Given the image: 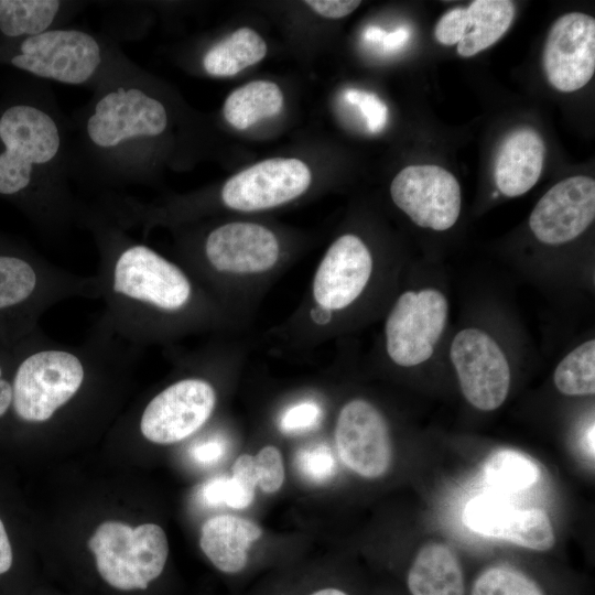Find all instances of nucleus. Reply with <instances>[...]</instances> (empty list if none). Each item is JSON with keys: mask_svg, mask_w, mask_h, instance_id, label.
Returning a JSON list of instances; mask_svg holds the SVG:
<instances>
[{"mask_svg": "<svg viewBox=\"0 0 595 595\" xmlns=\"http://www.w3.org/2000/svg\"><path fill=\"white\" fill-rule=\"evenodd\" d=\"M82 225L98 250L104 309L96 322L112 335L143 350L209 324L210 300L185 267L129 236L97 206Z\"/></svg>", "mask_w": 595, "mask_h": 595, "instance_id": "obj_1", "label": "nucleus"}, {"mask_svg": "<svg viewBox=\"0 0 595 595\" xmlns=\"http://www.w3.org/2000/svg\"><path fill=\"white\" fill-rule=\"evenodd\" d=\"M73 298L99 299L96 274H76L34 251L0 246V343L14 346L40 327L47 310Z\"/></svg>", "mask_w": 595, "mask_h": 595, "instance_id": "obj_2", "label": "nucleus"}, {"mask_svg": "<svg viewBox=\"0 0 595 595\" xmlns=\"http://www.w3.org/2000/svg\"><path fill=\"white\" fill-rule=\"evenodd\" d=\"M167 125L163 102L139 80L127 78L107 85L96 96L83 120L82 136L98 160L117 166L137 158L142 143L161 137Z\"/></svg>", "mask_w": 595, "mask_h": 595, "instance_id": "obj_3", "label": "nucleus"}, {"mask_svg": "<svg viewBox=\"0 0 595 595\" xmlns=\"http://www.w3.org/2000/svg\"><path fill=\"white\" fill-rule=\"evenodd\" d=\"M88 547L99 575L120 591L147 588L161 575L169 555L166 534L155 523L132 528L106 521L90 537Z\"/></svg>", "mask_w": 595, "mask_h": 595, "instance_id": "obj_4", "label": "nucleus"}, {"mask_svg": "<svg viewBox=\"0 0 595 595\" xmlns=\"http://www.w3.org/2000/svg\"><path fill=\"white\" fill-rule=\"evenodd\" d=\"M279 259L280 244L270 229L256 223L231 221L206 234L186 269L197 281L214 283L224 277L263 274Z\"/></svg>", "mask_w": 595, "mask_h": 595, "instance_id": "obj_5", "label": "nucleus"}, {"mask_svg": "<svg viewBox=\"0 0 595 595\" xmlns=\"http://www.w3.org/2000/svg\"><path fill=\"white\" fill-rule=\"evenodd\" d=\"M106 50L93 34L54 28L23 39L10 62L36 77L66 85H85L101 75Z\"/></svg>", "mask_w": 595, "mask_h": 595, "instance_id": "obj_6", "label": "nucleus"}, {"mask_svg": "<svg viewBox=\"0 0 595 595\" xmlns=\"http://www.w3.org/2000/svg\"><path fill=\"white\" fill-rule=\"evenodd\" d=\"M217 400V390L207 378L193 375L181 377L147 402L139 418V431L154 444L182 442L208 422Z\"/></svg>", "mask_w": 595, "mask_h": 595, "instance_id": "obj_7", "label": "nucleus"}, {"mask_svg": "<svg viewBox=\"0 0 595 595\" xmlns=\"http://www.w3.org/2000/svg\"><path fill=\"white\" fill-rule=\"evenodd\" d=\"M448 303L437 290L402 293L385 325L386 349L390 359L402 367L428 360L446 324Z\"/></svg>", "mask_w": 595, "mask_h": 595, "instance_id": "obj_8", "label": "nucleus"}, {"mask_svg": "<svg viewBox=\"0 0 595 595\" xmlns=\"http://www.w3.org/2000/svg\"><path fill=\"white\" fill-rule=\"evenodd\" d=\"M451 359L466 400L475 408L491 411L506 400L510 368L498 344L485 332L465 328L451 345Z\"/></svg>", "mask_w": 595, "mask_h": 595, "instance_id": "obj_9", "label": "nucleus"}, {"mask_svg": "<svg viewBox=\"0 0 595 595\" xmlns=\"http://www.w3.org/2000/svg\"><path fill=\"white\" fill-rule=\"evenodd\" d=\"M390 194L393 203L420 227L446 230L459 216V184L439 165L404 167L394 176Z\"/></svg>", "mask_w": 595, "mask_h": 595, "instance_id": "obj_10", "label": "nucleus"}, {"mask_svg": "<svg viewBox=\"0 0 595 595\" xmlns=\"http://www.w3.org/2000/svg\"><path fill=\"white\" fill-rule=\"evenodd\" d=\"M309 166L294 158H273L258 162L228 178L220 199L230 209L259 212L286 204L309 188Z\"/></svg>", "mask_w": 595, "mask_h": 595, "instance_id": "obj_11", "label": "nucleus"}, {"mask_svg": "<svg viewBox=\"0 0 595 595\" xmlns=\"http://www.w3.org/2000/svg\"><path fill=\"white\" fill-rule=\"evenodd\" d=\"M334 439L343 464L355 474L376 479L383 476L392 459L387 421L369 401L353 399L336 419Z\"/></svg>", "mask_w": 595, "mask_h": 595, "instance_id": "obj_12", "label": "nucleus"}, {"mask_svg": "<svg viewBox=\"0 0 595 595\" xmlns=\"http://www.w3.org/2000/svg\"><path fill=\"white\" fill-rule=\"evenodd\" d=\"M543 69L558 90L584 87L595 72V20L582 12L561 15L552 24L543 48Z\"/></svg>", "mask_w": 595, "mask_h": 595, "instance_id": "obj_13", "label": "nucleus"}, {"mask_svg": "<svg viewBox=\"0 0 595 595\" xmlns=\"http://www.w3.org/2000/svg\"><path fill=\"white\" fill-rule=\"evenodd\" d=\"M372 272V257L365 242L346 234L332 242L313 280L314 304L326 313L351 305L365 290Z\"/></svg>", "mask_w": 595, "mask_h": 595, "instance_id": "obj_14", "label": "nucleus"}, {"mask_svg": "<svg viewBox=\"0 0 595 595\" xmlns=\"http://www.w3.org/2000/svg\"><path fill=\"white\" fill-rule=\"evenodd\" d=\"M595 217V182L577 175L552 186L537 203L529 226L548 245H560L580 236Z\"/></svg>", "mask_w": 595, "mask_h": 595, "instance_id": "obj_15", "label": "nucleus"}, {"mask_svg": "<svg viewBox=\"0 0 595 595\" xmlns=\"http://www.w3.org/2000/svg\"><path fill=\"white\" fill-rule=\"evenodd\" d=\"M545 145L540 134L528 127L510 132L502 141L495 162V182L506 196L531 190L542 172Z\"/></svg>", "mask_w": 595, "mask_h": 595, "instance_id": "obj_16", "label": "nucleus"}, {"mask_svg": "<svg viewBox=\"0 0 595 595\" xmlns=\"http://www.w3.org/2000/svg\"><path fill=\"white\" fill-rule=\"evenodd\" d=\"M261 536V527L249 519L217 515L203 523L199 547L217 570L235 574L246 566L248 551Z\"/></svg>", "mask_w": 595, "mask_h": 595, "instance_id": "obj_17", "label": "nucleus"}, {"mask_svg": "<svg viewBox=\"0 0 595 595\" xmlns=\"http://www.w3.org/2000/svg\"><path fill=\"white\" fill-rule=\"evenodd\" d=\"M412 595H465L463 570L446 544L430 542L418 552L407 577Z\"/></svg>", "mask_w": 595, "mask_h": 595, "instance_id": "obj_18", "label": "nucleus"}, {"mask_svg": "<svg viewBox=\"0 0 595 595\" xmlns=\"http://www.w3.org/2000/svg\"><path fill=\"white\" fill-rule=\"evenodd\" d=\"M264 40L252 29L241 28L207 50L203 68L215 77H229L263 60Z\"/></svg>", "mask_w": 595, "mask_h": 595, "instance_id": "obj_19", "label": "nucleus"}, {"mask_svg": "<svg viewBox=\"0 0 595 595\" xmlns=\"http://www.w3.org/2000/svg\"><path fill=\"white\" fill-rule=\"evenodd\" d=\"M467 9L469 30L457 43V53L470 57L496 43L510 28L515 4L508 0H475Z\"/></svg>", "mask_w": 595, "mask_h": 595, "instance_id": "obj_20", "label": "nucleus"}, {"mask_svg": "<svg viewBox=\"0 0 595 595\" xmlns=\"http://www.w3.org/2000/svg\"><path fill=\"white\" fill-rule=\"evenodd\" d=\"M282 106L283 94L275 83L255 80L230 93L223 113L230 126L245 130L261 119L278 115Z\"/></svg>", "mask_w": 595, "mask_h": 595, "instance_id": "obj_21", "label": "nucleus"}, {"mask_svg": "<svg viewBox=\"0 0 595 595\" xmlns=\"http://www.w3.org/2000/svg\"><path fill=\"white\" fill-rule=\"evenodd\" d=\"M64 6L56 0H0V31L8 37L39 35L55 28Z\"/></svg>", "mask_w": 595, "mask_h": 595, "instance_id": "obj_22", "label": "nucleus"}, {"mask_svg": "<svg viewBox=\"0 0 595 595\" xmlns=\"http://www.w3.org/2000/svg\"><path fill=\"white\" fill-rule=\"evenodd\" d=\"M484 474L490 486L518 491L533 486L539 480L540 468L531 458L519 452L500 450L488 457Z\"/></svg>", "mask_w": 595, "mask_h": 595, "instance_id": "obj_23", "label": "nucleus"}, {"mask_svg": "<svg viewBox=\"0 0 595 595\" xmlns=\"http://www.w3.org/2000/svg\"><path fill=\"white\" fill-rule=\"evenodd\" d=\"M554 383L566 396L595 392V340H587L570 351L556 366Z\"/></svg>", "mask_w": 595, "mask_h": 595, "instance_id": "obj_24", "label": "nucleus"}, {"mask_svg": "<svg viewBox=\"0 0 595 595\" xmlns=\"http://www.w3.org/2000/svg\"><path fill=\"white\" fill-rule=\"evenodd\" d=\"M500 539L536 551H547L555 542L548 515L537 508L515 509Z\"/></svg>", "mask_w": 595, "mask_h": 595, "instance_id": "obj_25", "label": "nucleus"}, {"mask_svg": "<svg viewBox=\"0 0 595 595\" xmlns=\"http://www.w3.org/2000/svg\"><path fill=\"white\" fill-rule=\"evenodd\" d=\"M516 508L496 495H479L465 507L463 522L482 536L500 539Z\"/></svg>", "mask_w": 595, "mask_h": 595, "instance_id": "obj_26", "label": "nucleus"}, {"mask_svg": "<svg viewBox=\"0 0 595 595\" xmlns=\"http://www.w3.org/2000/svg\"><path fill=\"white\" fill-rule=\"evenodd\" d=\"M470 595H544L522 572L506 565L491 566L475 580Z\"/></svg>", "mask_w": 595, "mask_h": 595, "instance_id": "obj_27", "label": "nucleus"}, {"mask_svg": "<svg viewBox=\"0 0 595 595\" xmlns=\"http://www.w3.org/2000/svg\"><path fill=\"white\" fill-rule=\"evenodd\" d=\"M255 488L237 475L215 477L201 490L203 500L209 506L226 505L234 509H245L255 499Z\"/></svg>", "mask_w": 595, "mask_h": 595, "instance_id": "obj_28", "label": "nucleus"}, {"mask_svg": "<svg viewBox=\"0 0 595 595\" xmlns=\"http://www.w3.org/2000/svg\"><path fill=\"white\" fill-rule=\"evenodd\" d=\"M294 465L304 479L317 485L329 482L336 473L334 455L329 447L322 443L299 450L294 457Z\"/></svg>", "mask_w": 595, "mask_h": 595, "instance_id": "obj_29", "label": "nucleus"}, {"mask_svg": "<svg viewBox=\"0 0 595 595\" xmlns=\"http://www.w3.org/2000/svg\"><path fill=\"white\" fill-rule=\"evenodd\" d=\"M251 470L259 487L266 494L280 490L284 483L285 470L282 454L274 445L263 446L252 456Z\"/></svg>", "mask_w": 595, "mask_h": 595, "instance_id": "obj_30", "label": "nucleus"}, {"mask_svg": "<svg viewBox=\"0 0 595 595\" xmlns=\"http://www.w3.org/2000/svg\"><path fill=\"white\" fill-rule=\"evenodd\" d=\"M345 100L359 108L371 133L380 132L388 121V107L375 94L350 88L344 94Z\"/></svg>", "mask_w": 595, "mask_h": 595, "instance_id": "obj_31", "label": "nucleus"}, {"mask_svg": "<svg viewBox=\"0 0 595 595\" xmlns=\"http://www.w3.org/2000/svg\"><path fill=\"white\" fill-rule=\"evenodd\" d=\"M323 415L318 403L311 400L301 401L289 407L279 419V428L283 433H301L314 429Z\"/></svg>", "mask_w": 595, "mask_h": 595, "instance_id": "obj_32", "label": "nucleus"}, {"mask_svg": "<svg viewBox=\"0 0 595 595\" xmlns=\"http://www.w3.org/2000/svg\"><path fill=\"white\" fill-rule=\"evenodd\" d=\"M469 30L466 8H454L445 12L434 29L436 41L443 45L457 44Z\"/></svg>", "mask_w": 595, "mask_h": 595, "instance_id": "obj_33", "label": "nucleus"}, {"mask_svg": "<svg viewBox=\"0 0 595 595\" xmlns=\"http://www.w3.org/2000/svg\"><path fill=\"white\" fill-rule=\"evenodd\" d=\"M13 346L0 343V420L9 414L12 403Z\"/></svg>", "mask_w": 595, "mask_h": 595, "instance_id": "obj_34", "label": "nucleus"}, {"mask_svg": "<svg viewBox=\"0 0 595 595\" xmlns=\"http://www.w3.org/2000/svg\"><path fill=\"white\" fill-rule=\"evenodd\" d=\"M304 3L317 14L328 19L344 18L360 6V1L353 0H307Z\"/></svg>", "mask_w": 595, "mask_h": 595, "instance_id": "obj_35", "label": "nucleus"}, {"mask_svg": "<svg viewBox=\"0 0 595 595\" xmlns=\"http://www.w3.org/2000/svg\"><path fill=\"white\" fill-rule=\"evenodd\" d=\"M226 453V443L218 439H207L194 444L190 454L192 458L203 465H212L220 461Z\"/></svg>", "mask_w": 595, "mask_h": 595, "instance_id": "obj_36", "label": "nucleus"}, {"mask_svg": "<svg viewBox=\"0 0 595 595\" xmlns=\"http://www.w3.org/2000/svg\"><path fill=\"white\" fill-rule=\"evenodd\" d=\"M12 560V548L4 524L0 519V575L9 571Z\"/></svg>", "mask_w": 595, "mask_h": 595, "instance_id": "obj_37", "label": "nucleus"}, {"mask_svg": "<svg viewBox=\"0 0 595 595\" xmlns=\"http://www.w3.org/2000/svg\"><path fill=\"white\" fill-rule=\"evenodd\" d=\"M409 37L410 31L405 26H401L386 33L382 44L386 51H397L408 42Z\"/></svg>", "mask_w": 595, "mask_h": 595, "instance_id": "obj_38", "label": "nucleus"}, {"mask_svg": "<svg viewBox=\"0 0 595 595\" xmlns=\"http://www.w3.org/2000/svg\"><path fill=\"white\" fill-rule=\"evenodd\" d=\"M386 31L380 29L379 26H368L364 32V39L368 42H382Z\"/></svg>", "mask_w": 595, "mask_h": 595, "instance_id": "obj_39", "label": "nucleus"}, {"mask_svg": "<svg viewBox=\"0 0 595 595\" xmlns=\"http://www.w3.org/2000/svg\"><path fill=\"white\" fill-rule=\"evenodd\" d=\"M310 595H347L344 591L335 587L321 588L311 593Z\"/></svg>", "mask_w": 595, "mask_h": 595, "instance_id": "obj_40", "label": "nucleus"}]
</instances>
